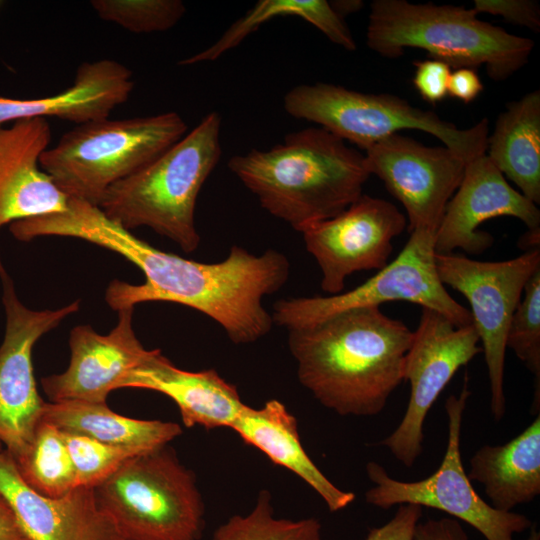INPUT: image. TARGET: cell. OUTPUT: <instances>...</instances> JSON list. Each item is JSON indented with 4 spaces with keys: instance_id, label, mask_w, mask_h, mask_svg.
Wrapping results in <instances>:
<instances>
[{
    "instance_id": "6da1fadb",
    "label": "cell",
    "mask_w": 540,
    "mask_h": 540,
    "mask_svg": "<svg viewBox=\"0 0 540 540\" xmlns=\"http://www.w3.org/2000/svg\"><path fill=\"white\" fill-rule=\"evenodd\" d=\"M62 232L114 251L143 272V284H109L105 299L113 310L151 301L182 304L215 320L235 344L253 343L269 333L274 322L263 297L281 289L289 277V261L278 251L256 256L232 246L221 262L186 259L152 247L89 203L75 206Z\"/></svg>"
},
{
    "instance_id": "7a4b0ae2",
    "label": "cell",
    "mask_w": 540,
    "mask_h": 540,
    "mask_svg": "<svg viewBox=\"0 0 540 540\" xmlns=\"http://www.w3.org/2000/svg\"><path fill=\"white\" fill-rule=\"evenodd\" d=\"M413 335L379 307H362L289 330L288 346L320 404L340 416H375L404 381Z\"/></svg>"
},
{
    "instance_id": "3957f363",
    "label": "cell",
    "mask_w": 540,
    "mask_h": 540,
    "mask_svg": "<svg viewBox=\"0 0 540 540\" xmlns=\"http://www.w3.org/2000/svg\"><path fill=\"white\" fill-rule=\"evenodd\" d=\"M227 166L262 208L299 232L348 208L370 177L365 155L321 127L288 133L282 143L235 155Z\"/></svg>"
},
{
    "instance_id": "277c9868",
    "label": "cell",
    "mask_w": 540,
    "mask_h": 540,
    "mask_svg": "<svg viewBox=\"0 0 540 540\" xmlns=\"http://www.w3.org/2000/svg\"><path fill=\"white\" fill-rule=\"evenodd\" d=\"M366 44L386 58L419 48L456 70L484 65L495 81L522 68L535 45L532 39L478 19L473 8L405 0L371 3Z\"/></svg>"
},
{
    "instance_id": "5b68a950",
    "label": "cell",
    "mask_w": 540,
    "mask_h": 540,
    "mask_svg": "<svg viewBox=\"0 0 540 540\" xmlns=\"http://www.w3.org/2000/svg\"><path fill=\"white\" fill-rule=\"evenodd\" d=\"M220 132L221 116L210 112L149 164L110 186L98 207L129 231L147 226L194 251L200 243L196 201L220 160Z\"/></svg>"
},
{
    "instance_id": "8992f818",
    "label": "cell",
    "mask_w": 540,
    "mask_h": 540,
    "mask_svg": "<svg viewBox=\"0 0 540 540\" xmlns=\"http://www.w3.org/2000/svg\"><path fill=\"white\" fill-rule=\"evenodd\" d=\"M176 112L76 125L40 157V167L67 196L98 206L114 183L140 170L187 133Z\"/></svg>"
},
{
    "instance_id": "52a82bcc",
    "label": "cell",
    "mask_w": 540,
    "mask_h": 540,
    "mask_svg": "<svg viewBox=\"0 0 540 540\" xmlns=\"http://www.w3.org/2000/svg\"><path fill=\"white\" fill-rule=\"evenodd\" d=\"M125 540H199L204 502L192 471L167 445L134 456L93 488Z\"/></svg>"
},
{
    "instance_id": "ba28073f",
    "label": "cell",
    "mask_w": 540,
    "mask_h": 540,
    "mask_svg": "<svg viewBox=\"0 0 540 540\" xmlns=\"http://www.w3.org/2000/svg\"><path fill=\"white\" fill-rule=\"evenodd\" d=\"M283 106L292 117L319 124L365 151L405 129L435 136L466 163L485 154L487 149V118L470 128L460 129L435 112L415 107L393 94L363 93L317 82L293 87L285 94Z\"/></svg>"
},
{
    "instance_id": "9c48e42d",
    "label": "cell",
    "mask_w": 540,
    "mask_h": 540,
    "mask_svg": "<svg viewBox=\"0 0 540 540\" xmlns=\"http://www.w3.org/2000/svg\"><path fill=\"white\" fill-rule=\"evenodd\" d=\"M435 235L427 230L411 231L407 243L394 260L350 291L277 301L273 308V322L289 331L310 326L349 309L405 301L434 310L457 327L472 324L469 309L459 304L439 279Z\"/></svg>"
},
{
    "instance_id": "30bf717a",
    "label": "cell",
    "mask_w": 540,
    "mask_h": 540,
    "mask_svg": "<svg viewBox=\"0 0 540 540\" xmlns=\"http://www.w3.org/2000/svg\"><path fill=\"white\" fill-rule=\"evenodd\" d=\"M467 377L458 396L445 402L448 420V442L444 458L429 477L417 481H401L389 476L379 463L366 464V473L373 487L365 493L368 504L389 509L394 505L415 504L448 513L475 528L486 540H514V534L532 527L525 515L493 508L474 490L461 459V427L467 400L471 394Z\"/></svg>"
},
{
    "instance_id": "8fae6325",
    "label": "cell",
    "mask_w": 540,
    "mask_h": 540,
    "mask_svg": "<svg viewBox=\"0 0 540 540\" xmlns=\"http://www.w3.org/2000/svg\"><path fill=\"white\" fill-rule=\"evenodd\" d=\"M443 285L469 302L490 383V408L496 421L506 412L504 369L507 334L525 285L540 270V248L526 250L506 261H478L456 253L435 256Z\"/></svg>"
},
{
    "instance_id": "7c38bea8",
    "label": "cell",
    "mask_w": 540,
    "mask_h": 540,
    "mask_svg": "<svg viewBox=\"0 0 540 540\" xmlns=\"http://www.w3.org/2000/svg\"><path fill=\"white\" fill-rule=\"evenodd\" d=\"M413 333L404 365V381L411 387L409 402L397 428L380 442L406 467L423 452L424 422L434 402L459 368L482 352L473 324L457 327L428 308H422Z\"/></svg>"
},
{
    "instance_id": "4fadbf2b",
    "label": "cell",
    "mask_w": 540,
    "mask_h": 540,
    "mask_svg": "<svg viewBox=\"0 0 540 540\" xmlns=\"http://www.w3.org/2000/svg\"><path fill=\"white\" fill-rule=\"evenodd\" d=\"M6 329L0 346V443L15 459L30 447L45 401L33 374L32 349L37 340L77 312L80 301L55 310H32L18 299L0 258Z\"/></svg>"
},
{
    "instance_id": "5bb4252c",
    "label": "cell",
    "mask_w": 540,
    "mask_h": 540,
    "mask_svg": "<svg viewBox=\"0 0 540 540\" xmlns=\"http://www.w3.org/2000/svg\"><path fill=\"white\" fill-rule=\"evenodd\" d=\"M406 227V216L395 205L362 194L335 217L307 225L300 233L321 269V289L337 295L354 272L385 267L392 240Z\"/></svg>"
},
{
    "instance_id": "9a60e30c",
    "label": "cell",
    "mask_w": 540,
    "mask_h": 540,
    "mask_svg": "<svg viewBox=\"0 0 540 540\" xmlns=\"http://www.w3.org/2000/svg\"><path fill=\"white\" fill-rule=\"evenodd\" d=\"M364 155L370 175H376L405 208L409 233H436L466 162L445 146H426L399 133L377 142Z\"/></svg>"
},
{
    "instance_id": "2e32d148",
    "label": "cell",
    "mask_w": 540,
    "mask_h": 540,
    "mask_svg": "<svg viewBox=\"0 0 540 540\" xmlns=\"http://www.w3.org/2000/svg\"><path fill=\"white\" fill-rule=\"evenodd\" d=\"M117 312L118 323L106 335L89 325L71 330L67 369L41 379L51 402L106 403L110 392L120 389L127 375L148 357L151 350L143 347L133 329L134 307Z\"/></svg>"
},
{
    "instance_id": "e0dca14e",
    "label": "cell",
    "mask_w": 540,
    "mask_h": 540,
    "mask_svg": "<svg viewBox=\"0 0 540 540\" xmlns=\"http://www.w3.org/2000/svg\"><path fill=\"white\" fill-rule=\"evenodd\" d=\"M500 216L515 217L528 230L540 229L537 205L512 188L485 153L466 163L463 179L448 201L436 231V253H454L457 249L469 254L483 253L494 239L477 229L483 222Z\"/></svg>"
},
{
    "instance_id": "ac0fdd59",
    "label": "cell",
    "mask_w": 540,
    "mask_h": 540,
    "mask_svg": "<svg viewBox=\"0 0 540 540\" xmlns=\"http://www.w3.org/2000/svg\"><path fill=\"white\" fill-rule=\"evenodd\" d=\"M0 493L28 540H125L98 506L93 488L78 486L60 498L42 496L23 481L6 450L0 451Z\"/></svg>"
},
{
    "instance_id": "d6986e66",
    "label": "cell",
    "mask_w": 540,
    "mask_h": 540,
    "mask_svg": "<svg viewBox=\"0 0 540 540\" xmlns=\"http://www.w3.org/2000/svg\"><path fill=\"white\" fill-rule=\"evenodd\" d=\"M46 118L0 127V229L15 221L64 212L68 197L40 167L49 148Z\"/></svg>"
},
{
    "instance_id": "ffe728a7",
    "label": "cell",
    "mask_w": 540,
    "mask_h": 540,
    "mask_svg": "<svg viewBox=\"0 0 540 540\" xmlns=\"http://www.w3.org/2000/svg\"><path fill=\"white\" fill-rule=\"evenodd\" d=\"M121 388H140L160 392L177 405L186 427L230 428L245 408L236 386L216 370L197 372L177 368L159 349L132 370Z\"/></svg>"
},
{
    "instance_id": "44dd1931",
    "label": "cell",
    "mask_w": 540,
    "mask_h": 540,
    "mask_svg": "<svg viewBox=\"0 0 540 540\" xmlns=\"http://www.w3.org/2000/svg\"><path fill=\"white\" fill-rule=\"evenodd\" d=\"M134 88L132 72L123 64L101 59L82 63L72 85L39 99L0 97V127L8 122L56 117L75 123L108 118Z\"/></svg>"
},
{
    "instance_id": "7402d4cb",
    "label": "cell",
    "mask_w": 540,
    "mask_h": 540,
    "mask_svg": "<svg viewBox=\"0 0 540 540\" xmlns=\"http://www.w3.org/2000/svg\"><path fill=\"white\" fill-rule=\"evenodd\" d=\"M230 428L274 464L305 481L330 512L340 511L354 501L353 492L334 485L311 460L301 444L296 418L280 401L271 399L258 409L246 405Z\"/></svg>"
},
{
    "instance_id": "603a6c76",
    "label": "cell",
    "mask_w": 540,
    "mask_h": 540,
    "mask_svg": "<svg viewBox=\"0 0 540 540\" xmlns=\"http://www.w3.org/2000/svg\"><path fill=\"white\" fill-rule=\"evenodd\" d=\"M468 478L484 486L490 505L511 512L540 494V415L503 445H484L470 458Z\"/></svg>"
},
{
    "instance_id": "cb8c5ba5",
    "label": "cell",
    "mask_w": 540,
    "mask_h": 540,
    "mask_svg": "<svg viewBox=\"0 0 540 540\" xmlns=\"http://www.w3.org/2000/svg\"><path fill=\"white\" fill-rule=\"evenodd\" d=\"M486 155L521 193L540 204V92L509 102L488 136Z\"/></svg>"
},
{
    "instance_id": "d4e9b609",
    "label": "cell",
    "mask_w": 540,
    "mask_h": 540,
    "mask_svg": "<svg viewBox=\"0 0 540 540\" xmlns=\"http://www.w3.org/2000/svg\"><path fill=\"white\" fill-rule=\"evenodd\" d=\"M41 420L62 432L142 451L163 447L182 433L177 423L125 417L113 412L107 403L45 402Z\"/></svg>"
},
{
    "instance_id": "484cf974",
    "label": "cell",
    "mask_w": 540,
    "mask_h": 540,
    "mask_svg": "<svg viewBox=\"0 0 540 540\" xmlns=\"http://www.w3.org/2000/svg\"><path fill=\"white\" fill-rule=\"evenodd\" d=\"M299 17L319 29L332 43L356 50L354 37L326 0H260L205 50L178 62L181 66L214 61L238 46L249 34L273 17Z\"/></svg>"
},
{
    "instance_id": "4316f807",
    "label": "cell",
    "mask_w": 540,
    "mask_h": 540,
    "mask_svg": "<svg viewBox=\"0 0 540 540\" xmlns=\"http://www.w3.org/2000/svg\"><path fill=\"white\" fill-rule=\"evenodd\" d=\"M14 461L23 481L42 496L60 498L77 487L63 434L50 423L39 422L30 447Z\"/></svg>"
},
{
    "instance_id": "83f0119b",
    "label": "cell",
    "mask_w": 540,
    "mask_h": 540,
    "mask_svg": "<svg viewBox=\"0 0 540 540\" xmlns=\"http://www.w3.org/2000/svg\"><path fill=\"white\" fill-rule=\"evenodd\" d=\"M212 540H322L316 518H276L269 491H260L255 506L246 515H234L220 525Z\"/></svg>"
},
{
    "instance_id": "f1b7e54d",
    "label": "cell",
    "mask_w": 540,
    "mask_h": 540,
    "mask_svg": "<svg viewBox=\"0 0 540 540\" xmlns=\"http://www.w3.org/2000/svg\"><path fill=\"white\" fill-rule=\"evenodd\" d=\"M507 347L535 376L534 412L540 407V270L525 285L522 298L512 316Z\"/></svg>"
},
{
    "instance_id": "f546056e",
    "label": "cell",
    "mask_w": 540,
    "mask_h": 540,
    "mask_svg": "<svg viewBox=\"0 0 540 540\" xmlns=\"http://www.w3.org/2000/svg\"><path fill=\"white\" fill-rule=\"evenodd\" d=\"M91 6L102 20L133 33L169 30L186 12L180 0H93Z\"/></svg>"
},
{
    "instance_id": "4dcf8cb0",
    "label": "cell",
    "mask_w": 540,
    "mask_h": 540,
    "mask_svg": "<svg viewBox=\"0 0 540 540\" xmlns=\"http://www.w3.org/2000/svg\"><path fill=\"white\" fill-rule=\"evenodd\" d=\"M62 434L75 468L77 487L94 488L128 459L149 452L101 443L78 434Z\"/></svg>"
},
{
    "instance_id": "1f68e13d",
    "label": "cell",
    "mask_w": 540,
    "mask_h": 540,
    "mask_svg": "<svg viewBox=\"0 0 540 540\" xmlns=\"http://www.w3.org/2000/svg\"><path fill=\"white\" fill-rule=\"evenodd\" d=\"M473 9L503 17L506 21L525 26L534 32L540 30V6L532 0H475Z\"/></svg>"
},
{
    "instance_id": "d6a6232c",
    "label": "cell",
    "mask_w": 540,
    "mask_h": 540,
    "mask_svg": "<svg viewBox=\"0 0 540 540\" xmlns=\"http://www.w3.org/2000/svg\"><path fill=\"white\" fill-rule=\"evenodd\" d=\"M413 84L420 96L427 102H441L448 95L451 68L438 60L415 61Z\"/></svg>"
},
{
    "instance_id": "836d02e7",
    "label": "cell",
    "mask_w": 540,
    "mask_h": 540,
    "mask_svg": "<svg viewBox=\"0 0 540 540\" xmlns=\"http://www.w3.org/2000/svg\"><path fill=\"white\" fill-rule=\"evenodd\" d=\"M422 507L415 504L399 505L395 515L384 525L371 528L365 540H414Z\"/></svg>"
},
{
    "instance_id": "e575fe53",
    "label": "cell",
    "mask_w": 540,
    "mask_h": 540,
    "mask_svg": "<svg viewBox=\"0 0 540 540\" xmlns=\"http://www.w3.org/2000/svg\"><path fill=\"white\" fill-rule=\"evenodd\" d=\"M414 540H469L460 522L454 518H429L419 522Z\"/></svg>"
},
{
    "instance_id": "d590c367",
    "label": "cell",
    "mask_w": 540,
    "mask_h": 540,
    "mask_svg": "<svg viewBox=\"0 0 540 540\" xmlns=\"http://www.w3.org/2000/svg\"><path fill=\"white\" fill-rule=\"evenodd\" d=\"M483 91V84L474 69L461 68L451 72L448 94L464 103L474 101Z\"/></svg>"
},
{
    "instance_id": "8d00e7d4",
    "label": "cell",
    "mask_w": 540,
    "mask_h": 540,
    "mask_svg": "<svg viewBox=\"0 0 540 540\" xmlns=\"http://www.w3.org/2000/svg\"><path fill=\"white\" fill-rule=\"evenodd\" d=\"M0 540H28L5 497L0 493Z\"/></svg>"
},
{
    "instance_id": "74e56055",
    "label": "cell",
    "mask_w": 540,
    "mask_h": 540,
    "mask_svg": "<svg viewBox=\"0 0 540 540\" xmlns=\"http://www.w3.org/2000/svg\"><path fill=\"white\" fill-rule=\"evenodd\" d=\"M329 3L334 12L343 20L346 16L360 11L364 6L361 0H333Z\"/></svg>"
},
{
    "instance_id": "f35d334b",
    "label": "cell",
    "mask_w": 540,
    "mask_h": 540,
    "mask_svg": "<svg viewBox=\"0 0 540 540\" xmlns=\"http://www.w3.org/2000/svg\"><path fill=\"white\" fill-rule=\"evenodd\" d=\"M527 540H540V533L536 529L531 527Z\"/></svg>"
},
{
    "instance_id": "ab89813d",
    "label": "cell",
    "mask_w": 540,
    "mask_h": 540,
    "mask_svg": "<svg viewBox=\"0 0 540 540\" xmlns=\"http://www.w3.org/2000/svg\"><path fill=\"white\" fill-rule=\"evenodd\" d=\"M1 445H2V444L0 443V451L2 450V449H1Z\"/></svg>"
},
{
    "instance_id": "60d3db41",
    "label": "cell",
    "mask_w": 540,
    "mask_h": 540,
    "mask_svg": "<svg viewBox=\"0 0 540 540\" xmlns=\"http://www.w3.org/2000/svg\"><path fill=\"white\" fill-rule=\"evenodd\" d=\"M1 3V2H0Z\"/></svg>"
}]
</instances>
